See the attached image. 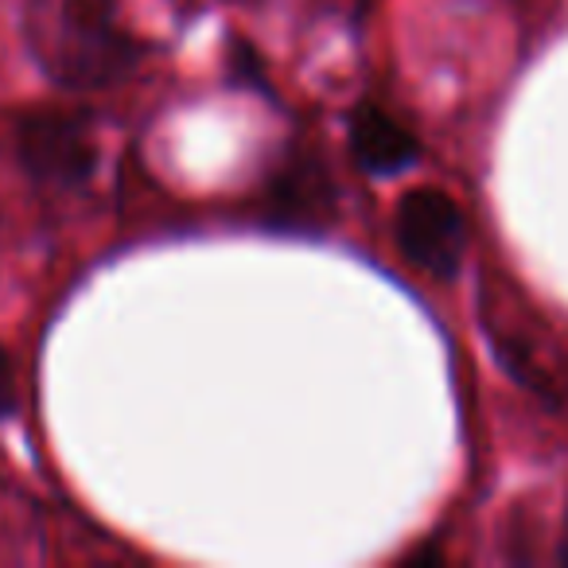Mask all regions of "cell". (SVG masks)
<instances>
[{"label": "cell", "instance_id": "cell-4", "mask_svg": "<svg viewBox=\"0 0 568 568\" xmlns=\"http://www.w3.org/2000/svg\"><path fill=\"white\" fill-rule=\"evenodd\" d=\"M351 156L371 175H397L420 156V141L409 125L394 118L389 110L374 102H363L351 113Z\"/></svg>", "mask_w": 568, "mask_h": 568}, {"label": "cell", "instance_id": "cell-2", "mask_svg": "<svg viewBox=\"0 0 568 568\" xmlns=\"http://www.w3.org/2000/svg\"><path fill=\"white\" fill-rule=\"evenodd\" d=\"M394 242L413 268L452 281L467 257V219L440 187H413L394 206Z\"/></svg>", "mask_w": 568, "mask_h": 568}, {"label": "cell", "instance_id": "cell-6", "mask_svg": "<svg viewBox=\"0 0 568 568\" xmlns=\"http://www.w3.org/2000/svg\"><path fill=\"white\" fill-rule=\"evenodd\" d=\"M17 405V371H12L9 351L0 347V417H9Z\"/></svg>", "mask_w": 568, "mask_h": 568}, {"label": "cell", "instance_id": "cell-1", "mask_svg": "<svg viewBox=\"0 0 568 568\" xmlns=\"http://www.w3.org/2000/svg\"><path fill=\"white\" fill-rule=\"evenodd\" d=\"M24 24L36 63L67 90L113 87L141 59L110 0H28Z\"/></svg>", "mask_w": 568, "mask_h": 568}, {"label": "cell", "instance_id": "cell-5", "mask_svg": "<svg viewBox=\"0 0 568 568\" xmlns=\"http://www.w3.org/2000/svg\"><path fill=\"white\" fill-rule=\"evenodd\" d=\"M327 206H332L327 172L312 168V160L288 168L265 195L268 222H281V226H320L327 219Z\"/></svg>", "mask_w": 568, "mask_h": 568}, {"label": "cell", "instance_id": "cell-3", "mask_svg": "<svg viewBox=\"0 0 568 568\" xmlns=\"http://www.w3.org/2000/svg\"><path fill=\"white\" fill-rule=\"evenodd\" d=\"M20 164L48 187H79L98 164L94 125L82 113L43 110L20 125Z\"/></svg>", "mask_w": 568, "mask_h": 568}, {"label": "cell", "instance_id": "cell-7", "mask_svg": "<svg viewBox=\"0 0 568 568\" xmlns=\"http://www.w3.org/2000/svg\"><path fill=\"white\" fill-rule=\"evenodd\" d=\"M560 557L568 560V529H565V541H560Z\"/></svg>", "mask_w": 568, "mask_h": 568}]
</instances>
